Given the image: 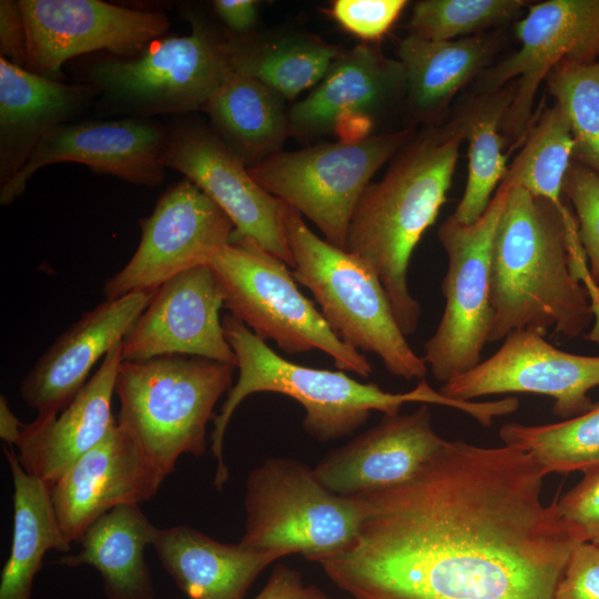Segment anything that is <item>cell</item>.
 Masks as SVG:
<instances>
[{"mask_svg": "<svg viewBox=\"0 0 599 599\" xmlns=\"http://www.w3.org/2000/svg\"><path fill=\"white\" fill-rule=\"evenodd\" d=\"M510 446L445 445L409 480L363 498L348 550L318 564L354 599H552L580 541Z\"/></svg>", "mask_w": 599, "mask_h": 599, "instance_id": "6da1fadb", "label": "cell"}, {"mask_svg": "<svg viewBox=\"0 0 599 599\" xmlns=\"http://www.w3.org/2000/svg\"><path fill=\"white\" fill-rule=\"evenodd\" d=\"M575 214L512 186L494 238L489 343L519 329L578 337L595 321Z\"/></svg>", "mask_w": 599, "mask_h": 599, "instance_id": "7a4b0ae2", "label": "cell"}, {"mask_svg": "<svg viewBox=\"0 0 599 599\" xmlns=\"http://www.w3.org/2000/svg\"><path fill=\"white\" fill-rule=\"evenodd\" d=\"M222 325L236 357L238 378L213 419L211 453L216 460L214 486L217 490L229 479L223 457L229 423L240 404L255 393H277L298 402L305 410V432L319 441L349 436L365 425L373 410L395 415L406 403L456 408L483 426H490L495 417L507 415L509 410L506 399L464 402L449 398L432 388L425 378L409 392H385L377 384L362 383L343 370L313 368L283 358L231 314L222 318Z\"/></svg>", "mask_w": 599, "mask_h": 599, "instance_id": "3957f363", "label": "cell"}, {"mask_svg": "<svg viewBox=\"0 0 599 599\" xmlns=\"http://www.w3.org/2000/svg\"><path fill=\"white\" fill-rule=\"evenodd\" d=\"M464 140L456 115L415 134L365 189L349 223L345 250L375 271L406 337L422 312L408 287L409 261L446 202Z\"/></svg>", "mask_w": 599, "mask_h": 599, "instance_id": "277c9868", "label": "cell"}, {"mask_svg": "<svg viewBox=\"0 0 599 599\" xmlns=\"http://www.w3.org/2000/svg\"><path fill=\"white\" fill-rule=\"evenodd\" d=\"M236 367L197 356L123 361L116 377L118 424L165 476L185 454L200 457L214 407Z\"/></svg>", "mask_w": 599, "mask_h": 599, "instance_id": "5b68a950", "label": "cell"}, {"mask_svg": "<svg viewBox=\"0 0 599 599\" xmlns=\"http://www.w3.org/2000/svg\"><path fill=\"white\" fill-rule=\"evenodd\" d=\"M283 222L294 258L292 275L314 295L331 328L355 349L378 356L392 375L425 378L428 367L409 346L375 271L317 236L285 203Z\"/></svg>", "mask_w": 599, "mask_h": 599, "instance_id": "8992f818", "label": "cell"}, {"mask_svg": "<svg viewBox=\"0 0 599 599\" xmlns=\"http://www.w3.org/2000/svg\"><path fill=\"white\" fill-rule=\"evenodd\" d=\"M185 16L190 34L162 37L132 57L90 64L84 82L98 89L104 109L148 119L204 111L233 65L226 34L197 12Z\"/></svg>", "mask_w": 599, "mask_h": 599, "instance_id": "52a82bcc", "label": "cell"}, {"mask_svg": "<svg viewBox=\"0 0 599 599\" xmlns=\"http://www.w3.org/2000/svg\"><path fill=\"white\" fill-rule=\"evenodd\" d=\"M240 542L281 558L301 554L319 562L354 546L367 516L363 497L332 493L314 468L292 458H267L245 484Z\"/></svg>", "mask_w": 599, "mask_h": 599, "instance_id": "ba28073f", "label": "cell"}, {"mask_svg": "<svg viewBox=\"0 0 599 599\" xmlns=\"http://www.w3.org/2000/svg\"><path fill=\"white\" fill-rule=\"evenodd\" d=\"M230 314L286 354L319 349L339 370L369 377L367 357L345 343L297 287L287 264L247 238H232L209 260Z\"/></svg>", "mask_w": 599, "mask_h": 599, "instance_id": "9c48e42d", "label": "cell"}, {"mask_svg": "<svg viewBox=\"0 0 599 599\" xmlns=\"http://www.w3.org/2000/svg\"><path fill=\"white\" fill-rule=\"evenodd\" d=\"M414 125L281 151L247 167L267 193L307 217L334 246L346 248L357 203L375 173L414 136Z\"/></svg>", "mask_w": 599, "mask_h": 599, "instance_id": "30bf717a", "label": "cell"}, {"mask_svg": "<svg viewBox=\"0 0 599 599\" xmlns=\"http://www.w3.org/2000/svg\"><path fill=\"white\" fill-rule=\"evenodd\" d=\"M510 189L501 181L474 223L450 215L437 231L448 258L441 282L445 309L435 333L424 343L423 359L441 384L477 366L489 343L493 245Z\"/></svg>", "mask_w": 599, "mask_h": 599, "instance_id": "8fae6325", "label": "cell"}, {"mask_svg": "<svg viewBox=\"0 0 599 599\" xmlns=\"http://www.w3.org/2000/svg\"><path fill=\"white\" fill-rule=\"evenodd\" d=\"M520 47L478 77V93L496 91L515 80V92L500 132L516 142L526 134L537 91L562 63L599 61V0H547L528 4L515 28Z\"/></svg>", "mask_w": 599, "mask_h": 599, "instance_id": "7c38bea8", "label": "cell"}, {"mask_svg": "<svg viewBox=\"0 0 599 599\" xmlns=\"http://www.w3.org/2000/svg\"><path fill=\"white\" fill-rule=\"evenodd\" d=\"M139 223L140 243L126 264L104 282L105 300L155 291L175 275L207 264L234 233L227 214L186 177L170 185Z\"/></svg>", "mask_w": 599, "mask_h": 599, "instance_id": "4fadbf2b", "label": "cell"}, {"mask_svg": "<svg viewBox=\"0 0 599 599\" xmlns=\"http://www.w3.org/2000/svg\"><path fill=\"white\" fill-rule=\"evenodd\" d=\"M164 164L181 172L227 214L234 224L232 238H247L294 267L284 203L254 181L211 126L185 118L169 123Z\"/></svg>", "mask_w": 599, "mask_h": 599, "instance_id": "5bb4252c", "label": "cell"}, {"mask_svg": "<svg viewBox=\"0 0 599 599\" xmlns=\"http://www.w3.org/2000/svg\"><path fill=\"white\" fill-rule=\"evenodd\" d=\"M27 32L29 71L58 79L70 59L94 51L126 58L162 38L165 13L101 0H18Z\"/></svg>", "mask_w": 599, "mask_h": 599, "instance_id": "9a60e30c", "label": "cell"}, {"mask_svg": "<svg viewBox=\"0 0 599 599\" xmlns=\"http://www.w3.org/2000/svg\"><path fill=\"white\" fill-rule=\"evenodd\" d=\"M531 331L511 332L501 346L470 370L441 384L439 392L453 399L531 393L554 399L552 412L562 419L586 413L589 392L599 386V356L561 351Z\"/></svg>", "mask_w": 599, "mask_h": 599, "instance_id": "2e32d148", "label": "cell"}, {"mask_svg": "<svg viewBox=\"0 0 599 599\" xmlns=\"http://www.w3.org/2000/svg\"><path fill=\"white\" fill-rule=\"evenodd\" d=\"M167 125L148 118L90 120L62 124L37 145L22 169L0 187L8 205L26 190L34 173L54 163L74 162L125 182L158 186L165 177Z\"/></svg>", "mask_w": 599, "mask_h": 599, "instance_id": "e0dca14e", "label": "cell"}, {"mask_svg": "<svg viewBox=\"0 0 599 599\" xmlns=\"http://www.w3.org/2000/svg\"><path fill=\"white\" fill-rule=\"evenodd\" d=\"M219 281L210 265L182 272L159 286L149 305L122 341L123 361L184 355L236 367L220 311Z\"/></svg>", "mask_w": 599, "mask_h": 599, "instance_id": "ac0fdd59", "label": "cell"}, {"mask_svg": "<svg viewBox=\"0 0 599 599\" xmlns=\"http://www.w3.org/2000/svg\"><path fill=\"white\" fill-rule=\"evenodd\" d=\"M165 477L116 422L51 488L65 538L79 544L111 509L150 500Z\"/></svg>", "mask_w": 599, "mask_h": 599, "instance_id": "d6986e66", "label": "cell"}, {"mask_svg": "<svg viewBox=\"0 0 599 599\" xmlns=\"http://www.w3.org/2000/svg\"><path fill=\"white\" fill-rule=\"evenodd\" d=\"M445 443L433 428L428 404H420L407 414L384 415L325 455L314 473L334 494L364 497L409 480Z\"/></svg>", "mask_w": 599, "mask_h": 599, "instance_id": "ffe728a7", "label": "cell"}, {"mask_svg": "<svg viewBox=\"0 0 599 599\" xmlns=\"http://www.w3.org/2000/svg\"><path fill=\"white\" fill-rule=\"evenodd\" d=\"M154 292L105 300L54 339L20 383V396L37 416L58 415L71 403L94 364L132 329Z\"/></svg>", "mask_w": 599, "mask_h": 599, "instance_id": "44dd1931", "label": "cell"}, {"mask_svg": "<svg viewBox=\"0 0 599 599\" xmlns=\"http://www.w3.org/2000/svg\"><path fill=\"white\" fill-rule=\"evenodd\" d=\"M406 97L398 59L368 43L343 50L319 83L288 109L290 135L302 141L334 133L345 120L368 131L377 118Z\"/></svg>", "mask_w": 599, "mask_h": 599, "instance_id": "7402d4cb", "label": "cell"}, {"mask_svg": "<svg viewBox=\"0 0 599 599\" xmlns=\"http://www.w3.org/2000/svg\"><path fill=\"white\" fill-rule=\"evenodd\" d=\"M122 358V342L102 358L71 403L58 415L23 424L16 445L21 465L51 488L116 424L112 397Z\"/></svg>", "mask_w": 599, "mask_h": 599, "instance_id": "603a6c76", "label": "cell"}, {"mask_svg": "<svg viewBox=\"0 0 599 599\" xmlns=\"http://www.w3.org/2000/svg\"><path fill=\"white\" fill-rule=\"evenodd\" d=\"M98 97L90 83H64L0 58V187L49 132L73 122Z\"/></svg>", "mask_w": 599, "mask_h": 599, "instance_id": "cb8c5ba5", "label": "cell"}, {"mask_svg": "<svg viewBox=\"0 0 599 599\" xmlns=\"http://www.w3.org/2000/svg\"><path fill=\"white\" fill-rule=\"evenodd\" d=\"M152 547L190 599H244L257 576L281 557L224 544L184 524L159 528Z\"/></svg>", "mask_w": 599, "mask_h": 599, "instance_id": "d4e9b609", "label": "cell"}, {"mask_svg": "<svg viewBox=\"0 0 599 599\" xmlns=\"http://www.w3.org/2000/svg\"><path fill=\"white\" fill-rule=\"evenodd\" d=\"M494 35L427 40L414 34L399 41L397 54L406 74V105L414 123H439L453 98L477 78L497 51Z\"/></svg>", "mask_w": 599, "mask_h": 599, "instance_id": "484cf974", "label": "cell"}, {"mask_svg": "<svg viewBox=\"0 0 599 599\" xmlns=\"http://www.w3.org/2000/svg\"><path fill=\"white\" fill-rule=\"evenodd\" d=\"M158 530L139 504L121 505L89 528L77 554L62 556L57 564L97 569L106 599H155L144 551Z\"/></svg>", "mask_w": 599, "mask_h": 599, "instance_id": "4316f807", "label": "cell"}, {"mask_svg": "<svg viewBox=\"0 0 599 599\" xmlns=\"http://www.w3.org/2000/svg\"><path fill=\"white\" fill-rule=\"evenodd\" d=\"M203 112L246 167L281 152L290 136L285 99L234 68Z\"/></svg>", "mask_w": 599, "mask_h": 599, "instance_id": "83f0119b", "label": "cell"}, {"mask_svg": "<svg viewBox=\"0 0 599 599\" xmlns=\"http://www.w3.org/2000/svg\"><path fill=\"white\" fill-rule=\"evenodd\" d=\"M13 484V534L1 571L0 599H31L45 552L67 554L71 542L59 524L51 487L26 471L13 447L2 446Z\"/></svg>", "mask_w": 599, "mask_h": 599, "instance_id": "f1b7e54d", "label": "cell"}, {"mask_svg": "<svg viewBox=\"0 0 599 599\" xmlns=\"http://www.w3.org/2000/svg\"><path fill=\"white\" fill-rule=\"evenodd\" d=\"M226 43L235 70L258 80L285 100L316 87L343 51L301 32L273 37L226 34Z\"/></svg>", "mask_w": 599, "mask_h": 599, "instance_id": "f546056e", "label": "cell"}, {"mask_svg": "<svg viewBox=\"0 0 599 599\" xmlns=\"http://www.w3.org/2000/svg\"><path fill=\"white\" fill-rule=\"evenodd\" d=\"M515 82L496 91L479 93L455 113L469 142L468 176L464 194L451 214L470 224L487 209L495 189L507 173L505 139L500 123L511 103Z\"/></svg>", "mask_w": 599, "mask_h": 599, "instance_id": "4dcf8cb0", "label": "cell"}, {"mask_svg": "<svg viewBox=\"0 0 599 599\" xmlns=\"http://www.w3.org/2000/svg\"><path fill=\"white\" fill-rule=\"evenodd\" d=\"M499 436L504 445L530 454L547 475L599 470V402L558 423L505 424Z\"/></svg>", "mask_w": 599, "mask_h": 599, "instance_id": "1f68e13d", "label": "cell"}, {"mask_svg": "<svg viewBox=\"0 0 599 599\" xmlns=\"http://www.w3.org/2000/svg\"><path fill=\"white\" fill-rule=\"evenodd\" d=\"M573 138L561 109H546L527 131L524 145L502 182L562 204V186L572 162Z\"/></svg>", "mask_w": 599, "mask_h": 599, "instance_id": "d6a6232c", "label": "cell"}, {"mask_svg": "<svg viewBox=\"0 0 599 599\" xmlns=\"http://www.w3.org/2000/svg\"><path fill=\"white\" fill-rule=\"evenodd\" d=\"M545 82L568 121L575 143L572 161L599 175V61L562 63Z\"/></svg>", "mask_w": 599, "mask_h": 599, "instance_id": "836d02e7", "label": "cell"}, {"mask_svg": "<svg viewBox=\"0 0 599 599\" xmlns=\"http://www.w3.org/2000/svg\"><path fill=\"white\" fill-rule=\"evenodd\" d=\"M524 0H420L413 6L409 34L436 41L484 34L504 26L529 4Z\"/></svg>", "mask_w": 599, "mask_h": 599, "instance_id": "e575fe53", "label": "cell"}, {"mask_svg": "<svg viewBox=\"0 0 599 599\" xmlns=\"http://www.w3.org/2000/svg\"><path fill=\"white\" fill-rule=\"evenodd\" d=\"M562 195L573 209L589 274L599 290V175L572 161L564 181Z\"/></svg>", "mask_w": 599, "mask_h": 599, "instance_id": "d590c367", "label": "cell"}, {"mask_svg": "<svg viewBox=\"0 0 599 599\" xmlns=\"http://www.w3.org/2000/svg\"><path fill=\"white\" fill-rule=\"evenodd\" d=\"M406 0H336L332 16L343 29L364 41L384 37L407 6Z\"/></svg>", "mask_w": 599, "mask_h": 599, "instance_id": "8d00e7d4", "label": "cell"}, {"mask_svg": "<svg viewBox=\"0 0 599 599\" xmlns=\"http://www.w3.org/2000/svg\"><path fill=\"white\" fill-rule=\"evenodd\" d=\"M558 514L570 531L580 541L599 547V470L583 478L559 499Z\"/></svg>", "mask_w": 599, "mask_h": 599, "instance_id": "74e56055", "label": "cell"}, {"mask_svg": "<svg viewBox=\"0 0 599 599\" xmlns=\"http://www.w3.org/2000/svg\"><path fill=\"white\" fill-rule=\"evenodd\" d=\"M552 599H599V547L579 542L571 550Z\"/></svg>", "mask_w": 599, "mask_h": 599, "instance_id": "f35d334b", "label": "cell"}, {"mask_svg": "<svg viewBox=\"0 0 599 599\" xmlns=\"http://www.w3.org/2000/svg\"><path fill=\"white\" fill-rule=\"evenodd\" d=\"M0 58L27 68V32L18 1H0Z\"/></svg>", "mask_w": 599, "mask_h": 599, "instance_id": "ab89813d", "label": "cell"}, {"mask_svg": "<svg viewBox=\"0 0 599 599\" xmlns=\"http://www.w3.org/2000/svg\"><path fill=\"white\" fill-rule=\"evenodd\" d=\"M254 599H329L314 585H306L302 575L286 566L277 565L272 570L265 586Z\"/></svg>", "mask_w": 599, "mask_h": 599, "instance_id": "60d3db41", "label": "cell"}, {"mask_svg": "<svg viewBox=\"0 0 599 599\" xmlns=\"http://www.w3.org/2000/svg\"><path fill=\"white\" fill-rule=\"evenodd\" d=\"M260 2L255 0H214L215 13L234 35H248L258 19Z\"/></svg>", "mask_w": 599, "mask_h": 599, "instance_id": "b9f144b4", "label": "cell"}, {"mask_svg": "<svg viewBox=\"0 0 599 599\" xmlns=\"http://www.w3.org/2000/svg\"><path fill=\"white\" fill-rule=\"evenodd\" d=\"M22 425L10 409L6 396H0V437L6 445L13 447L18 444Z\"/></svg>", "mask_w": 599, "mask_h": 599, "instance_id": "7bdbcfd3", "label": "cell"}, {"mask_svg": "<svg viewBox=\"0 0 599 599\" xmlns=\"http://www.w3.org/2000/svg\"><path fill=\"white\" fill-rule=\"evenodd\" d=\"M346 599H354V598H346Z\"/></svg>", "mask_w": 599, "mask_h": 599, "instance_id": "ee69618b", "label": "cell"}]
</instances>
